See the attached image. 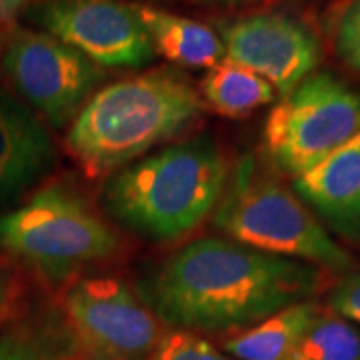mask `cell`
<instances>
[{
  "label": "cell",
  "mask_w": 360,
  "mask_h": 360,
  "mask_svg": "<svg viewBox=\"0 0 360 360\" xmlns=\"http://www.w3.org/2000/svg\"><path fill=\"white\" fill-rule=\"evenodd\" d=\"M25 16L103 70L141 68L156 56L134 4L122 0H39Z\"/></svg>",
  "instance_id": "cell-9"
},
{
  "label": "cell",
  "mask_w": 360,
  "mask_h": 360,
  "mask_svg": "<svg viewBox=\"0 0 360 360\" xmlns=\"http://www.w3.org/2000/svg\"><path fill=\"white\" fill-rule=\"evenodd\" d=\"M156 54L184 68H212L224 60V44L210 26L150 4H134Z\"/></svg>",
  "instance_id": "cell-13"
},
{
  "label": "cell",
  "mask_w": 360,
  "mask_h": 360,
  "mask_svg": "<svg viewBox=\"0 0 360 360\" xmlns=\"http://www.w3.org/2000/svg\"><path fill=\"white\" fill-rule=\"evenodd\" d=\"M198 92L206 110L226 118H245L278 96L269 80L229 60L208 68Z\"/></svg>",
  "instance_id": "cell-16"
},
{
  "label": "cell",
  "mask_w": 360,
  "mask_h": 360,
  "mask_svg": "<svg viewBox=\"0 0 360 360\" xmlns=\"http://www.w3.org/2000/svg\"><path fill=\"white\" fill-rule=\"evenodd\" d=\"M359 134V90L330 72H312L269 112L262 153L269 167L295 180Z\"/></svg>",
  "instance_id": "cell-6"
},
{
  "label": "cell",
  "mask_w": 360,
  "mask_h": 360,
  "mask_svg": "<svg viewBox=\"0 0 360 360\" xmlns=\"http://www.w3.org/2000/svg\"><path fill=\"white\" fill-rule=\"evenodd\" d=\"M196 2H205V4H217V6H245L257 0H196Z\"/></svg>",
  "instance_id": "cell-23"
},
{
  "label": "cell",
  "mask_w": 360,
  "mask_h": 360,
  "mask_svg": "<svg viewBox=\"0 0 360 360\" xmlns=\"http://www.w3.org/2000/svg\"><path fill=\"white\" fill-rule=\"evenodd\" d=\"M4 42H6V28H0V70H2V54H4Z\"/></svg>",
  "instance_id": "cell-24"
},
{
  "label": "cell",
  "mask_w": 360,
  "mask_h": 360,
  "mask_svg": "<svg viewBox=\"0 0 360 360\" xmlns=\"http://www.w3.org/2000/svg\"><path fill=\"white\" fill-rule=\"evenodd\" d=\"M14 300H16V286L6 264L0 260V324H4L11 319Z\"/></svg>",
  "instance_id": "cell-21"
},
{
  "label": "cell",
  "mask_w": 360,
  "mask_h": 360,
  "mask_svg": "<svg viewBox=\"0 0 360 360\" xmlns=\"http://www.w3.org/2000/svg\"><path fill=\"white\" fill-rule=\"evenodd\" d=\"M224 60L269 80L281 98L310 77L322 60L319 39L283 13H255L220 28Z\"/></svg>",
  "instance_id": "cell-10"
},
{
  "label": "cell",
  "mask_w": 360,
  "mask_h": 360,
  "mask_svg": "<svg viewBox=\"0 0 360 360\" xmlns=\"http://www.w3.org/2000/svg\"><path fill=\"white\" fill-rule=\"evenodd\" d=\"M206 106L174 68H155L106 84L82 106L65 144L89 179H108L194 129Z\"/></svg>",
  "instance_id": "cell-2"
},
{
  "label": "cell",
  "mask_w": 360,
  "mask_h": 360,
  "mask_svg": "<svg viewBox=\"0 0 360 360\" xmlns=\"http://www.w3.org/2000/svg\"><path fill=\"white\" fill-rule=\"evenodd\" d=\"M292 191L335 238L360 245V134L292 180Z\"/></svg>",
  "instance_id": "cell-12"
},
{
  "label": "cell",
  "mask_w": 360,
  "mask_h": 360,
  "mask_svg": "<svg viewBox=\"0 0 360 360\" xmlns=\"http://www.w3.org/2000/svg\"><path fill=\"white\" fill-rule=\"evenodd\" d=\"M122 246L115 224L70 180H52L0 214V250L51 288L68 286L80 272L115 260Z\"/></svg>",
  "instance_id": "cell-4"
},
{
  "label": "cell",
  "mask_w": 360,
  "mask_h": 360,
  "mask_svg": "<svg viewBox=\"0 0 360 360\" xmlns=\"http://www.w3.org/2000/svg\"><path fill=\"white\" fill-rule=\"evenodd\" d=\"M60 314L84 360H150L162 324L116 276H80L65 286Z\"/></svg>",
  "instance_id": "cell-8"
},
{
  "label": "cell",
  "mask_w": 360,
  "mask_h": 360,
  "mask_svg": "<svg viewBox=\"0 0 360 360\" xmlns=\"http://www.w3.org/2000/svg\"><path fill=\"white\" fill-rule=\"evenodd\" d=\"M56 162L49 124L18 96L0 89V205L13 202Z\"/></svg>",
  "instance_id": "cell-11"
},
{
  "label": "cell",
  "mask_w": 360,
  "mask_h": 360,
  "mask_svg": "<svg viewBox=\"0 0 360 360\" xmlns=\"http://www.w3.org/2000/svg\"><path fill=\"white\" fill-rule=\"evenodd\" d=\"M335 51L345 65L360 72V0H350L336 18Z\"/></svg>",
  "instance_id": "cell-19"
},
{
  "label": "cell",
  "mask_w": 360,
  "mask_h": 360,
  "mask_svg": "<svg viewBox=\"0 0 360 360\" xmlns=\"http://www.w3.org/2000/svg\"><path fill=\"white\" fill-rule=\"evenodd\" d=\"M2 70L20 101L54 130L70 127L106 80L103 68L72 46L16 25L6 30Z\"/></svg>",
  "instance_id": "cell-7"
},
{
  "label": "cell",
  "mask_w": 360,
  "mask_h": 360,
  "mask_svg": "<svg viewBox=\"0 0 360 360\" xmlns=\"http://www.w3.org/2000/svg\"><path fill=\"white\" fill-rule=\"evenodd\" d=\"M39 0H0V28L13 26V22L25 14Z\"/></svg>",
  "instance_id": "cell-22"
},
{
  "label": "cell",
  "mask_w": 360,
  "mask_h": 360,
  "mask_svg": "<svg viewBox=\"0 0 360 360\" xmlns=\"http://www.w3.org/2000/svg\"><path fill=\"white\" fill-rule=\"evenodd\" d=\"M324 270L226 236H202L142 270L136 295L160 324L236 335L324 288Z\"/></svg>",
  "instance_id": "cell-1"
},
{
  "label": "cell",
  "mask_w": 360,
  "mask_h": 360,
  "mask_svg": "<svg viewBox=\"0 0 360 360\" xmlns=\"http://www.w3.org/2000/svg\"><path fill=\"white\" fill-rule=\"evenodd\" d=\"M0 360H84L58 307L18 316L0 335Z\"/></svg>",
  "instance_id": "cell-15"
},
{
  "label": "cell",
  "mask_w": 360,
  "mask_h": 360,
  "mask_svg": "<svg viewBox=\"0 0 360 360\" xmlns=\"http://www.w3.org/2000/svg\"><path fill=\"white\" fill-rule=\"evenodd\" d=\"M231 165L212 136L170 142L104 179L98 208L148 243H174L212 217Z\"/></svg>",
  "instance_id": "cell-3"
},
{
  "label": "cell",
  "mask_w": 360,
  "mask_h": 360,
  "mask_svg": "<svg viewBox=\"0 0 360 360\" xmlns=\"http://www.w3.org/2000/svg\"><path fill=\"white\" fill-rule=\"evenodd\" d=\"M210 220L220 236L269 255L302 260L340 276L356 266L292 186L264 174L255 155H245L231 168Z\"/></svg>",
  "instance_id": "cell-5"
},
{
  "label": "cell",
  "mask_w": 360,
  "mask_h": 360,
  "mask_svg": "<svg viewBox=\"0 0 360 360\" xmlns=\"http://www.w3.org/2000/svg\"><path fill=\"white\" fill-rule=\"evenodd\" d=\"M150 360H234L208 338L188 330H168L162 335Z\"/></svg>",
  "instance_id": "cell-18"
},
{
  "label": "cell",
  "mask_w": 360,
  "mask_h": 360,
  "mask_svg": "<svg viewBox=\"0 0 360 360\" xmlns=\"http://www.w3.org/2000/svg\"><path fill=\"white\" fill-rule=\"evenodd\" d=\"M328 310L360 326V266L342 274L330 288Z\"/></svg>",
  "instance_id": "cell-20"
},
{
  "label": "cell",
  "mask_w": 360,
  "mask_h": 360,
  "mask_svg": "<svg viewBox=\"0 0 360 360\" xmlns=\"http://www.w3.org/2000/svg\"><path fill=\"white\" fill-rule=\"evenodd\" d=\"M319 310L316 300L292 304L243 333L231 335L222 348L234 360H290Z\"/></svg>",
  "instance_id": "cell-14"
},
{
  "label": "cell",
  "mask_w": 360,
  "mask_h": 360,
  "mask_svg": "<svg viewBox=\"0 0 360 360\" xmlns=\"http://www.w3.org/2000/svg\"><path fill=\"white\" fill-rule=\"evenodd\" d=\"M290 360H360V326L321 309Z\"/></svg>",
  "instance_id": "cell-17"
}]
</instances>
